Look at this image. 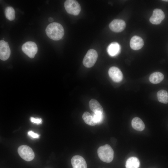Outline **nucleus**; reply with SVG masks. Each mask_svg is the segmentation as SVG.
<instances>
[{
  "instance_id": "6",
  "label": "nucleus",
  "mask_w": 168,
  "mask_h": 168,
  "mask_svg": "<svg viewBox=\"0 0 168 168\" xmlns=\"http://www.w3.org/2000/svg\"><path fill=\"white\" fill-rule=\"evenodd\" d=\"M23 52L29 57L33 58L38 51L36 44L32 41H27L24 43L22 46Z\"/></svg>"
},
{
  "instance_id": "23",
  "label": "nucleus",
  "mask_w": 168,
  "mask_h": 168,
  "mask_svg": "<svg viewBox=\"0 0 168 168\" xmlns=\"http://www.w3.org/2000/svg\"><path fill=\"white\" fill-rule=\"evenodd\" d=\"M28 135L34 138H37L39 137V135L37 133H34L32 131H28Z\"/></svg>"
},
{
  "instance_id": "21",
  "label": "nucleus",
  "mask_w": 168,
  "mask_h": 168,
  "mask_svg": "<svg viewBox=\"0 0 168 168\" xmlns=\"http://www.w3.org/2000/svg\"><path fill=\"white\" fill-rule=\"evenodd\" d=\"M92 116L97 124H99L102 121L103 119V113L100 112L94 113Z\"/></svg>"
},
{
  "instance_id": "3",
  "label": "nucleus",
  "mask_w": 168,
  "mask_h": 168,
  "mask_svg": "<svg viewBox=\"0 0 168 168\" xmlns=\"http://www.w3.org/2000/svg\"><path fill=\"white\" fill-rule=\"evenodd\" d=\"M66 12L70 14L77 15L81 11V7L78 2L75 0H67L64 3Z\"/></svg>"
},
{
  "instance_id": "22",
  "label": "nucleus",
  "mask_w": 168,
  "mask_h": 168,
  "mask_svg": "<svg viewBox=\"0 0 168 168\" xmlns=\"http://www.w3.org/2000/svg\"><path fill=\"white\" fill-rule=\"evenodd\" d=\"M30 120L31 122L34 123L36 124H41L42 122V121L41 118H34L33 117H30Z\"/></svg>"
},
{
  "instance_id": "18",
  "label": "nucleus",
  "mask_w": 168,
  "mask_h": 168,
  "mask_svg": "<svg viewBox=\"0 0 168 168\" xmlns=\"http://www.w3.org/2000/svg\"><path fill=\"white\" fill-rule=\"evenodd\" d=\"M157 96L159 102L164 104L168 103V94L166 91L163 90H160L157 92Z\"/></svg>"
},
{
  "instance_id": "1",
  "label": "nucleus",
  "mask_w": 168,
  "mask_h": 168,
  "mask_svg": "<svg viewBox=\"0 0 168 168\" xmlns=\"http://www.w3.org/2000/svg\"><path fill=\"white\" fill-rule=\"evenodd\" d=\"M45 32L49 38L54 40L61 39L64 34L63 26L60 24L56 22L49 24L46 28Z\"/></svg>"
},
{
  "instance_id": "24",
  "label": "nucleus",
  "mask_w": 168,
  "mask_h": 168,
  "mask_svg": "<svg viewBox=\"0 0 168 168\" xmlns=\"http://www.w3.org/2000/svg\"><path fill=\"white\" fill-rule=\"evenodd\" d=\"M48 20L49 22H52L54 21V19L53 18L50 17L49 18Z\"/></svg>"
},
{
  "instance_id": "14",
  "label": "nucleus",
  "mask_w": 168,
  "mask_h": 168,
  "mask_svg": "<svg viewBox=\"0 0 168 168\" xmlns=\"http://www.w3.org/2000/svg\"><path fill=\"white\" fill-rule=\"evenodd\" d=\"M89 107L94 113H103V109L100 103L94 99H91L89 102Z\"/></svg>"
},
{
  "instance_id": "11",
  "label": "nucleus",
  "mask_w": 168,
  "mask_h": 168,
  "mask_svg": "<svg viewBox=\"0 0 168 168\" xmlns=\"http://www.w3.org/2000/svg\"><path fill=\"white\" fill-rule=\"evenodd\" d=\"M71 161L73 168H87L86 162L84 159L81 156H74Z\"/></svg>"
},
{
  "instance_id": "12",
  "label": "nucleus",
  "mask_w": 168,
  "mask_h": 168,
  "mask_svg": "<svg viewBox=\"0 0 168 168\" xmlns=\"http://www.w3.org/2000/svg\"><path fill=\"white\" fill-rule=\"evenodd\" d=\"M144 45L142 39L138 36H134L131 39L130 45L131 48L134 50H138L142 48Z\"/></svg>"
},
{
  "instance_id": "13",
  "label": "nucleus",
  "mask_w": 168,
  "mask_h": 168,
  "mask_svg": "<svg viewBox=\"0 0 168 168\" xmlns=\"http://www.w3.org/2000/svg\"><path fill=\"white\" fill-rule=\"evenodd\" d=\"M120 51V46L116 42L111 43L108 45L107 48V51L108 54L112 57L118 55Z\"/></svg>"
},
{
  "instance_id": "8",
  "label": "nucleus",
  "mask_w": 168,
  "mask_h": 168,
  "mask_svg": "<svg viewBox=\"0 0 168 168\" xmlns=\"http://www.w3.org/2000/svg\"><path fill=\"white\" fill-rule=\"evenodd\" d=\"M164 18L165 14L163 11L161 9L156 8L153 10L149 21L153 24L158 25L161 22Z\"/></svg>"
},
{
  "instance_id": "10",
  "label": "nucleus",
  "mask_w": 168,
  "mask_h": 168,
  "mask_svg": "<svg viewBox=\"0 0 168 168\" xmlns=\"http://www.w3.org/2000/svg\"><path fill=\"white\" fill-rule=\"evenodd\" d=\"M109 75L111 79L115 82H119L123 78V75L121 70L117 67L113 66L110 68Z\"/></svg>"
},
{
  "instance_id": "15",
  "label": "nucleus",
  "mask_w": 168,
  "mask_h": 168,
  "mask_svg": "<svg viewBox=\"0 0 168 168\" xmlns=\"http://www.w3.org/2000/svg\"><path fill=\"white\" fill-rule=\"evenodd\" d=\"M132 127L136 130L142 131L145 128V125L140 118L136 117L133 119L131 122Z\"/></svg>"
},
{
  "instance_id": "4",
  "label": "nucleus",
  "mask_w": 168,
  "mask_h": 168,
  "mask_svg": "<svg viewBox=\"0 0 168 168\" xmlns=\"http://www.w3.org/2000/svg\"><path fill=\"white\" fill-rule=\"evenodd\" d=\"M98 54L96 51L94 49H90L85 56L83 60V64L86 68L91 67L96 62Z\"/></svg>"
},
{
  "instance_id": "5",
  "label": "nucleus",
  "mask_w": 168,
  "mask_h": 168,
  "mask_svg": "<svg viewBox=\"0 0 168 168\" xmlns=\"http://www.w3.org/2000/svg\"><path fill=\"white\" fill-rule=\"evenodd\" d=\"M18 152L21 157L26 161H32L35 157L34 153L32 149L26 145L20 146L18 149Z\"/></svg>"
},
{
  "instance_id": "9",
  "label": "nucleus",
  "mask_w": 168,
  "mask_h": 168,
  "mask_svg": "<svg viewBox=\"0 0 168 168\" xmlns=\"http://www.w3.org/2000/svg\"><path fill=\"white\" fill-rule=\"evenodd\" d=\"M110 29L115 32H120L123 31L126 27L125 22L121 19H116L113 20L110 24Z\"/></svg>"
},
{
  "instance_id": "7",
  "label": "nucleus",
  "mask_w": 168,
  "mask_h": 168,
  "mask_svg": "<svg viewBox=\"0 0 168 168\" xmlns=\"http://www.w3.org/2000/svg\"><path fill=\"white\" fill-rule=\"evenodd\" d=\"M11 50L8 44L4 40L0 41V58L3 61L7 59L10 57Z\"/></svg>"
},
{
  "instance_id": "16",
  "label": "nucleus",
  "mask_w": 168,
  "mask_h": 168,
  "mask_svg": "<svg viewBox=\"0 0 168 168\" xmlns=\"http://www.w3.org/2000/svg\"><path fill=\"white\" fill-rule=\"evenodd\" d=\"M164 78L163 74L160 72H155L150 76L149 80L153 84H157L161 82Z\"/></svg>"
},
{
  "instance_id": "17",
  "label": "nucleus",
  "mask_w": 168,
  "mask_h": 168,
  "mask_svg": "<svg viewBox=\"0 0 168 168\" xmlns=\"http://www.w3.org/2000/svg\"><path fill=\"white\" fill-rule=\"evenodd\" d=\"M139 166L140 161L136 157H130L128 158L126 161V168H138Z\"/></svg>"
},
{
  "instance_id": "2",
  "label": "nucleus",
  "mask_w": 168,
  "mask_h": 168,
  "mask_svg": "<svg viewBox=\"0 0 168 168\" xmlns=\"http://www.w3.org/2000/svg\"><path fill=\"white\" fill-rule=\"evenodd\" d=\"M97 152L99 157L103 161L110 163L113 159V150L108 144H106L98 148Z\"/></svg>"
},
{
  "instance_id": "25",
  "label": "nucleus",
  "mask_w": 168,
  "mask_h": 168,
  "mask_svg": "<svg viewBox=\"0 0 168 168\" xmlns=\"http://www.w3.org/2000/svg\"><path fill=\"white\" fill-rule=\"evenodd\" d=\"M164 1H166V2H168V0H162Z\"/></svg>"
},
{
  "instance_id": "19",
  "label": "nucleus",
  "mask_w": 168,
  "mask_h": 168,
  "mask_svg": "<svg viewBox=\"0 0 168 168\" xmlns=\"http://www.w3.org/2000/svg\"><path fill=\"white\" fill-rule=\"evenodd\" d=\"M82 117L85 122L89 125L93 126L97 124L93 116L87 112H85L83 113Z\"/></svg>"
},
{
  "instance_id": "20",
  "label": "nucleus",
  "mask_w": 168,
  "mask_h": 168,
  "mask_svg": "<svg viewBox=\"0 0 168 168\" xmlns=\"http://www.w3.org/2000/svg\"><path fill=\"white\" fill-rule=\"evenodd\" d=\"M5 14L6 18L10 21H12L15 18V11L11 7L8 6L6 8Z\"/></svg>"
}]
</instances>
